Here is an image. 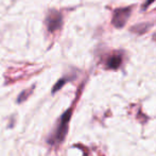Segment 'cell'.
Instances as JSON below:
<instances>
[{
  "label": "cell",
  "instance_id": "5",
  "mask_svg": "<svg viewBox=\"0 0 156 156\" xmlns=\"http://www.w3.org/2000/svg\"><path fill=\"white\" fill-rule=\"evenodd\" d=\"M154 38H155V39H156V35H155V36H154Z\"/></svg>",
  "mask_w": 156,
  "mask_h": 156
},
{
  "label": "cell",
  "instance_id": "4",
  "mask_svg": "<svg viewBox=\"0 0 156 156\" xmlns=\"http://www.w3.org/2000/svg\"><path fill=\"white\" fill-rule=\"evenodd\" d=\"M121 65V58L119 55H113L107 61V67L111 69H117Z\"/></svg>",
  "mask_w": 156,
  "mask_h": 156
},
{
  "label": "cell",
  "instance_id": "3",
  "mask_svg": "<svg viewBox=\"0 0 156 156\" xmlns=\"http://www.w3.org/2000/svg\"><path fill=\"white\" fill-rule=\"evenodd\" d=\"M129 13H131V9H129V8L116 11L115 15H114V18H113L114 26L117 28L123 27L125 25V23H126V20L129 19Z\"/></svg>",
  "mask_w": 156,
  "mask_h": 156
},
{
  "label": "cell",
  "instance_id": "1",
  "mask_svg": "<svg viewBox=\"0 0 156 156\" xmlns=\"http://www.w3.org/2000/svg\"><path fill=\"white\" fill-rule=\"evenodd\" d=\"M70 116H71V109H68V111L63 115L60 124H58V129H56L55 134H54V135L51 137V139H50V142H51V144H60V142H62L64 140L66 134H67L68 122H69Z\"/></svg>",
  "mask_w": 156,
  "mask_h": 156
},
{
  "label": "cell",
  "instance_id": "2",
  "mask_svg": "<svg viewBox=\"0 0 156 156\" xmlns=\"http://www.w3.org/2000/svg\"><path fill=\"white\" fill-rule=\"evenodd\" d=\"M46 23H47L48 31L54 32L55 30L60 29L61 26H62V16L56 11H51L47 16Z\"/></svg>",
  "mask_w": 156,
  "mask_h": 156
}]
</instances>
